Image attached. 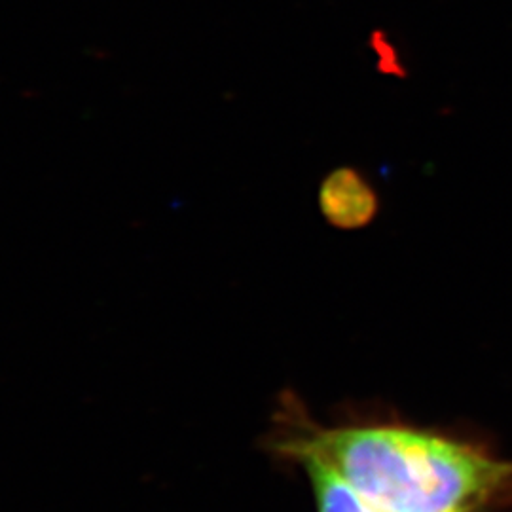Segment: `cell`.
I'll list each match as a JSON object with an SVG mask.
<instances>
[{"mask_svg":"<svg viewBox=\"0 0 512 512\" xmlns=\"http://www.w3.org/2000/svg\"><path fill=\"white\" fill-rule=\"evenodd\" d=\"M262 450L291 469H325L361 512H512V459L494 444L391 412L351 410L327 423L285 389Z\"/></svg>","mask_w":512,"mask_h":512,"instance_id":"obj_1","label":"cell"},{"mask_svg":"<svg viewBox=\"0 0 512 512\" xmlns=\"http://www.w3.org/2000/svg\"><path fill=\"white\" fill-rule=\"evenodd\" d=\"M319 209L338 230H361L376 219L380 198L353 167L334 169L319 188Z\"/></svg>","mask_w":512,"mask_h":512,"instance_id":"obj_2","label":"cell"}]
</instances>
